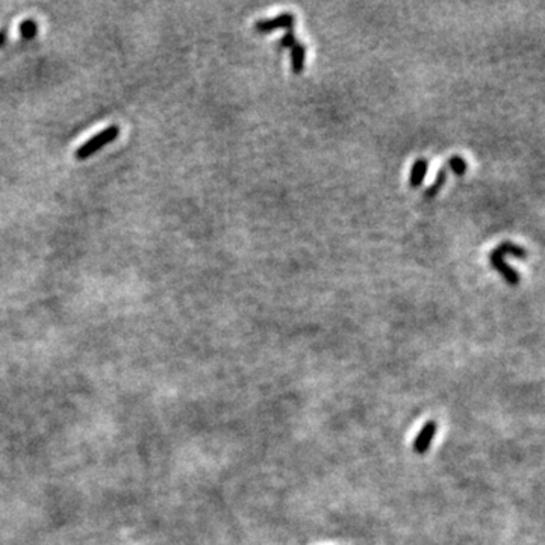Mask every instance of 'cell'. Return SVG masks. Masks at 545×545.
<instances>
[{
  "label": "cell",
  "instance_id": "7a4b0ae2",
  "mask_svg": "<svg viewBox=\"0 0 545 545\" xmlns=\"http://www.w3.org/2000/svg\"><path fill=\"white\" fill-rule=\"evenodd\" d=\"M295 16L292 12H282V14L267 19V20H258L255 23V31L259 34H268L276 29H294Z\"/></svg>",
  "mask_w": 545,
  "mask_h": 545
},
{
  "label": "cell",
  "instance_id": "6da1fadb",
  "mask_svg": "<svg viewBox=\"0 0 545 545\" xmlns=\"http://www.w3.org/2000/svg\"><path fill=\"white\" fill-rule=\"evenodd\" d=\"M118 135H120L118 126H116V125L109 126V128L103 129L102 132H98L97 135H94L93 138H90L88 141H85L81 147H78L76 152H74V156H76L78 161L88 159L90 156H93L98 151H102L105 146L114 143L118 138Z\"/></svg>",
  "mask_w": 545,
  "mask_h": 545
},
{
  "label": "cell",
  "instance_id": "3957f363",
  "mask_svg": "<svg viewBox=\"0 0 545 545\" xmlns=\"http://www.w3.org/2000/svg\"><path fill=\"white\" fill-rule=\"evenodd\" d=\"M504 256H506V255H504V252L501 250V247H500V245L495 247V249H494V250L491 252V255H489L491 265H492L494 270H497V271L500 272V275L503 276V279H504L507 283L514 285V287H515V285L519 283V275H518V272H516L512 267H509V265L506 264Z\"/></svg>",
  "mask_w": 545,
  "mask_h": 545
},
{
  "label": "cell",
  "instance_id": "277c9868",
  "mask_svg": "<svg viewBox=\"0 0 545 545\" xmlns=\"http://www.w3.org/2000/svg\"><path fill=\"white\" fill-rule=\"evenodd\" d=\"M437 432H438V423L433 419H429L427 423L421 427V430L418 432V435L415 437L414 442H412V450L415 454H426L430 449V444L433 441V438L437 437Z\"/></svg>",
  "mask_w": 545,
  "mask_h": 545
},
{
  "label": "cell",
  "instance_id": "8992f818",
  "mask_svg": "<svg viewBox=\"0 0 545 545\" xmlns=\"http://www.w3.org/2000/svg\"><path fill=\"white\" fill-rule=\"evenodd\" d=\"M290 58H291V70L295 74H300L305 70L306 64V46L303 43L297 41L290 49Z\"/></svg>",
  "mask_w": 545,
  "mask_h": 545
},
{
  "label": "cell",
  "instance_id": "5b68a950",
  "mask_svg": "<svg viewBox=\"0 0 545 545\" xmlns=\"http://www.w3.org/2000/svg\"><path fill=\"white\" fill-rule=\"evenodd\" d=\"M427 170L429 161L424 158H418L411 167V173H409V185H411V188H419L423 185Z\"/></svg>",
  "mask_w": 545,
  "mask_h": 545
},
{
  "label": "cell",
  "instance_id": "9c48e42d",
  "mask_svg": "<svg viewBox=\"0 0 545 545\" xmlns=\"http://www.w3.org/2000/svg\"><path fill=\"white\" fill-rule=\"evenodd\" d=\"M36 34H39V24L35 20L28 19L20 23V35L23 40H34Z\"/></svg>",
  "mask_w": 545,
  "mask_h": 545
},
{
  "label": "cell",
  "instance_id": "ba28073f",
  "mask_svg": "<svg viewBox=\"0 0 545 545\" xmlns=\"http://www.w3.org/2000/svg\"><path fill=\"white\" fill-rule=\"evenodd\" d=\"M445 167L450 168L457 178H462V176L465 175V173H467V170H468L467 161H465L462 156H459V155H453L452 158H449V161H447V164H445Z\"/></svg>",
  "mask_w": 545,
  "mask_h": 545
},
{
  "label": "cell",
  "instance_id": "8fae6325",
  "mask_svg": "<svg viewBox=\"0 0 545 545\" xmlns=\"http://www.w3.org/2000/svg\"><path fill=\"white\" fill-rule=\"evenodd\" d=\"M8 40V29H0V47L5 46Z\"/></svg>",
  "mask_w": 545,
  "mask_h": 545
},
{
  "label": "cell",
  "instance_id": "30bf717a",
  "mask_svg": "<svg viewBox=\"0 0 545 545\" xmlns=\"http://www.w3.org/2000/svg\"><path fill=\"white\" fill-rule=\"evenodd\" d=\"M295 43H297V36H295L294 29H288L287 34H285L282 36V40L279 41V47L280 49H291Z\"/></svg>",
  "mask_w": 545,
  "mask_h": 545
},
{
  "label": "cell",
  "instance_id": "52a82bcc",
  "mask_svg": "<svg viewBox=\"0 0 545 545\" xmlns=\"http://www.w3.org/2000/svg\"><path fill=\"white\" fill-rule=\"evenodd\" d=\"M445 182H447V167H442L439 171H438V175H437V178H435V182H433L432 185H430V187L426 190V193H424V195L427 197V199H433V197H435L439 191H441V188L444 187V183Z\"/></svg>",
  "mask_w": 545,
  "mask_h": 545
}]
</instances>
